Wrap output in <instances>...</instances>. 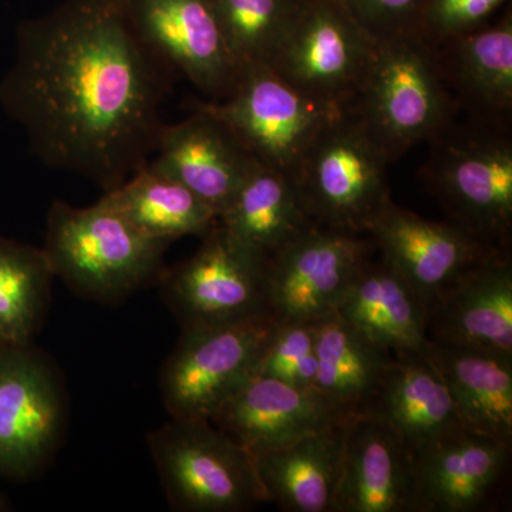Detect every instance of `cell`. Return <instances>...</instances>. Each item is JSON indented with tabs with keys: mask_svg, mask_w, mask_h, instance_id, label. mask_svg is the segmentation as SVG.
Segmentation results:
<instances>
[{
	"mask_svg": "<svg viewBox=\"0 0 512 512\" xmlns=\"http://www.w3.org/2000/svg\"><path fill=\"white\" fill-rule=\"evenodd\" d=\"M165 72L128 0H63L19 26L0 106L42 163L107 192L156 151Z\"/></svg>",
	"mask_w": 512,
	"mask_h": 512,
	"instance_id": "obj_1",
	"label": "cell"
},
{
	"mask_svg": "<svg viewBox=\"0 0 512 512\" xmlns=\"http://www.w3.org/2000/svg\"><path fill=\"white\" fill-rule=\"evenodd\" d=\"M453 96L437 47L419 33L377 40L349 110L394 158L450 126Z\"/></svg>",
	"mask_w": 512,
	"mask_h": 512,
	"instance_id": "obj_2",
	"label": "cell"
},
{
	"mask_svg": "<svg viewBox=\"0 0 512 512\" xmlns=\"http://www.w3.org/2000/svg\"><path fill=\"white\" fill-rule=\"evenodd\" d=\"M168 244L147 237L103 200L77 208L55 201L43 252L53 274L86 298H126L157 271Z\"/></svg>",
	"mask_w": 512,
	"mask_h": 512,
	"instance_id": "obj_3",
	"label": "cell"
},
{
	"mask_svg": "<svg viewBox=\"0 0 512 512\" xmlns=\"http://www.w3.org/2000/svg\"><path fill=\"white\" fill-rule=\"evenodd\" d=\"M427 184L453 224L485 245L510 251L512 143L505 127L476 120L434 138Z\"/></svg>",
	"mask_w": 512,
	"mask_h": 512,
	"instance_id": "obj_4",
	"label": "cell"
},
{
	"mask_svg": "<svg viewBox=\"0 0 512 512\" xmlns=\"http://www.w3.org/2000/svg\"><path fill=\"white\" fill-rule=\"evenodd\" d=\"M171 510L242 512L268 503L255 458L208 419H171L148 436Z\"/></svg>",
	"mask_w": 512,
	"mask_h": 512,
	"instance_id": "obj_5",
	"label": "cell"
},
{
	"mask_svg": "<svg viewBox=\"0 0 512 512\" xmlns=\"http://www.w3.org/2000/svg\"><path fill=\"white\" fill-rule=\"evenodd\" d=\"M390 161L356 113L349 109L340 113L309 148L295 178L313 222L366 234L376 212L390 200Z\"/></svg>",
	"mask_w": 512,
	"mask_h": 512,
	"instance_id": "obj_6",
	"label": "cell"
},
{
	"mask_svg": "<svg viewBox=\"0 0 512 512\" xmlns=\"http://www.w3.org/2000/svg\"><path fill=\"white\" fill-rule=\"evenodd\" d=\"M191 107L220 120L249 156L292 180L323 128L346 110L296 89L265 64L245 69L225 99Z\"/></svg>",
	"mask_w": 512,
	"mask_h": 512,
	"instance_id": "obj_7",
	"label": "cell"
},
{
	"mask_svg": "<svg viewBox=\"0 0 512 512\" xmlns=\"http://www.w3.org/2000/svg\"><path fill=\"white\" fill-rule=\"evenodd\" d=\"M271 316L183 330L165 362L161 396L171 419H211L255 376L274 333Z\"/></svg>",
	"mask_w": 512,
	"mask_h": 512,
	"instance_id": "obj_8",
	"label": "cell"
},
{
	"mask_svg": "<svg viewBox=\"0 0 512 512\" xmlns=\"http://www.w3.org/2000/svg\"><path fill=\"white\" fill-rule=\"evenodd\" d=\"M376 45L336 0H306L268 67L309 96L349 109Z\"/></svg>",
	"mask_w": 512,
	"mask_h": 512,
	"instance_id": "obj_9",
	"label": "cell"
},
{
	"mask_svg": "<svg viewBox=\"0 0 512 512\" xmlns=\"http://www.w3.org/2000/svg\"><path fill=\"white\" fill-rule=\"evenodd\" d=\"M367 234L313 225L266 262V303L276 322H316L336 311L375 254Z\"/></svg>",
	"mask_w": 512,
	"mask_h": 512,
	"instance_id": "obj_10",
	"label": "cell"
},
{
	"mask_svg": "<svg viewBox=\"0 0 512 512\" xmlns=\"http://www.w3.org/2000/svg\"><path fill=\"white\" fill-rule=\"evenodd\" d=\"M202 238L165 281V299L183 330L271 316L266 262L239 247L218 221Z\"/></svg>",
	"mask_w": 512,
	"mask_h": 512,
	"instance_id": "obj_11",
	"label": "cell"
},
{
	"mask_svg": "<svg viewBox=\"0 0 512 512\" xmlns=\"http://www.w3.org/2000/svg\"><path fill=\"white\" fill-rule=\"evenodd\" d=\"M131 20L148 49L211 101L237 86L239 66L211 0H128Z\"/></svg>",
	"mask_w": 512,
	"mask_h": 512,
	"instance_id": "obj_12",
	"label": "cell"
},
{
	"mask_svg": "<svg viewBox=\"0 0 512 512\" xmlns=\"http://www.w3.org/2000/svg\"><path fill=\"white\" fill-rule=\"evenodd\" d=\"M64 424L49 362L28 345L0 350V476L26 477L49 460Z\"/></svg>",
	"mask_w": 512,
	"mask_h": 512,
	"instance_id": "obj_13",
	"label": "cell"
},
{
	"mask_svg": "<svg viewBox=\"0 0 512 512\" xmlns=\"http://www.w3.org/2000/svg\"><path fill=\"white\" fill-rule=\"evenodd\" d=\"M366 234L380 256L430 308L468 269L494 249L451 221L426 220L394 204L392 198L376 212Z\"/></svg>",
	"mask_w": 512,
	"mask_h": 512,
	"instance_id": "obj_14",
	"label": "cell"
},
{
	"mask_svg": "<svg viewBox=\"0 0 512 512\" xmlns=\"http://www.w3.org/2000/svg\"><path fill=\"white\" fill-rule=\"evenodd\" d=\"M512 444L461 429L410 454L412 512L495 507L510 476Z\"/></svg>",
	"mask_w": 512,
	"mask_h": 512,
	"instance_id": "obj_15",
	"label": "cell"
},
{
	"mask_svg": "<svg viewBox=\"0 0 512 512\" xmlns=\"http://www.w3.org/2000/svg\"><path fill=\"white\" fill-rule=\"evenodd\" d=\"M315 389L254 376L211 416L212 423L252 456L288 446L303 436L348 419Z\"/></svg>",
	"mask_w": 512,
	"mask_h": 512,
	"instance_id": "obj_16",
	"label": "cell"
},
{
	"mask_svg": "<svg viewBox=\"0 0 512 512\" xmlns=\"http://www.w3.org/2000/svg\"><path fill=\"white\" fill-rule=\"evenodd\" d=\"M429 338L440 345L512 357V262L494 252L458 278L433 303Z\"/></svg>",
	"mask_w": 512,
	"mask_h": 512,
	"instance_id": "obj_17",
	"label": "cell"
},
{
	"mask_svg": "<svg viewBox=\"0 0 512 512\" xmlns=\"http://www.w3.org/2000/svg\"><path fill=\"white\" fill-rule=\"evenodd\" d=\"M330 512H412L410 453L386 423L350 414Z\"/></svg>",
	"mask_w": 512,
	"mask_h": 512,
	"instance_id": "obj_18",
	"label": "cell"
},
{
	"mask_svg": "<svg viewBox=\"0 0 512 512\" xmlns=\"http://www.w3.org/2000/svg\"><path fill=\"white\" fill-rule=\"evenodd\" d=\"M187 119L163 127L154 167L194 192L220 217L247 174L254 157L229 128L191 107Z\"/></svg>",
	"mask_w": 512,
	"mask_h": 512,
	"instance_id": "obj_19",
	"label": "cell"
},
{
	"mask_svg": "<svg viewBox=\"0 0 512 512\" xmlns=\"http://www.w3.org/2000/svg\"><path fill=\"white\" fill-rule=\"evenodd\" d=\"M360 414L386 423L410 454L464 429L434 357V346L419 355L393 356Z\"/></svg>",
	"mask_w": 512,
	"mask_h": 512,
	"instance_id": "obj_20",
	"label": "cell"
},
{
	"mask_svg": "<svg viewBox=\"0 0 512 512\" xmlns=\"http://www.w3.org/2000/svg\"><path fill=\"white\" fill-rule=\"evenodd\" d=\"M335 312L393 356L433 350L429 306L382 258L363 265Z\"/></svg>",
	"mask_w": 512,
	"mask_h": 512,
	"instance_id": "obj_21",
	"label": "cell"
},
{
	"mask_svg": "<svg viewBox=\"0 0 512 512\" xmlns=\"http://www.w3.org/2000/svg\"><path fill=\"white\" fill-rule=\"evenodd\" d=\"M218 224L264 262L316 225L295 180L255 158Z\"/></svg>",
	"mask_w": 512,
	"mask_h": 512,
	"instance_id": "obj_22",
	"label": "cell"
},
{
	"mask_svg": "<svg viewBox=\"0 0 512 512\" xmlns=\"http://www.w3.org/2000/svg\"><path fill=\"white\" fill-rule=\"evenodd\" d=\"M444 74L481 123L507 128L512 111V13L441 42Z\"/></svg>",
	"mask_w": 512,
	"mask_h": 512,
	"instance_id": "obj_23",
	"label": "cell"
},
{
	"mask_svg": "<svg viewBox=\"0 0 512 512\" xmlns=\"http://www.w3.org/2000/svg\"><path fill=\"white\" fill-rule=\"evenodd\" d=\"M346 420L288 446L255 454L256 473L268 503L286 512H330Z\"/></svg>",
	"mask_w": 512,
	"mask_h": 512,
	"instance_id": "obj_24",
	"label": "cell"
},
{
	"mask_svg": "<svg viewBox=\"0 0 512 512\" xmlns=\"http://www.w3.org/2000/svg\"><path fill=\"white\" fill-rule=\"evenodd\" d=\"M461 426L512 444V357L434 343Z\"/></svg>",
	"mask_w": 512,
	"mask_h": 512,
	"instance_id": "obj_25",
	"label": "cell"
},
{
	"mask_svg": "<svg viewBox=\"0 0 512 512\" xmlns=\"http://www.w3.org/2000/svg\"><path fill=\"white\" fill-rule=\"evenodd\" d=\"M147 237L170 245L175 239L207 234L218 215L194 192L147 161L101 198Z\"/></svg>",
	"mask_w": 512,
	"mask_h": 512,
	"instance_id": "obj_26",
	"label": "cell"
},
{
	"mask_svg": "<svg viewBox=\"0 0 512 512\" xmlns=\"http://www.w3.org/2000/svg\"><path fill=\"white\" fill-rule=\"evenodd\" d=\"M316 332V392L345 413H363L392 362V353L336 312L316 320Z\"/></svg>",
	"mask_w": 512,
	"mask_h": 512,
	"instance_id": "obj_27",
	"label": "cell"
},
{
	"mask_svg": "<svg viewBox=\"0 0 512 512\" xmlns=\"http://www.w3.org/2000/svg\"><path fill=\"white\" fill-rule=\"evenodd\" d=\"M53 274L43 249L0 239V340L28 345L49 302Z\"/></svg>",
	"mask_w": 512,
	"mask_h": 512,
	"instance_id": "obj_28",
	"label": "cell"
},
{
	"mask_svg": "<svg viewBox=\"0 0 512 512\" xmlns=\"http://www.w3.org/2000/svg\"><path fill=\"white\" fill-rule=\"evenodd\" d=\"M232 55L241 66H268L306 0H211Z\"/></svg>",
	"mask_w": 512,
	"mask_h": 512,
	"instance_id": "obj_29",
	"label": "cell"
},
{
	"mask_svg": "<svg viewBox=\"0 0 512 512\" xmlns=\"http://www.w3.org/2000/svg\"><path fill=\"white\" fill-rule=\"evenodd\" d=\"M316 339V322H276L255 376L271 377L298 389H315Z\"/></svg>",
	"mask_w": 512,
	"mask_h": 512,
	"instance_id": "obj_30",
	"label": "cell"
},
{
	"mask_svg": "<svg viewBox=\"0 0 512 512\" xmlns=\"http://www.w3.org/2000/svg\"><path fill=\"white\" fill-rule=\"evenodd\" d=\"M508 0H426L419 35L433 45L485 25Z\"/></svg>",
	"mask_w": 512,
	"mask_h": 512,
	"instance_id": "obj_31",
	"label": "cell"
},
{
	"mask_svg": "<svg viewBox=\"0 0 512 512\" xmlns=\"http://www.w3.org/2000/svg\"><path fill=\"white\" fill-rule=\"evenodd\" d=\"M377 40L419 33L426 0H336Z\"/></svg>",
	"mask_w": 512,
	"mask_h": 512,
	"instance_id": "obj_32",
	"label": "cell"
},
{
	"mask_svg": "<svg viewBox=\"0 0 512 512\" xmlns=\"http://www.w3.org/2000/svg\"><path fill=\"white\" fill-rule=\"evenodd\" d=\"M6 346H9V345H6V343H3L2 340H0V350H2L3 348H6Z\"/></svg>",
	"mask_w": 512,
	"mask_h": 512,
	"instance_id": "obj_33",
	"label": "cell"
},
{
	"mask_svg": "<svg viewBox=\"0 0 512 512\" xmlns=\"http://www.w3.org/2000/svg\"><path fill=\"white\" fill-rule=\"evenodd\" d=\"M0 508H2V501H0Z\"/></svg>",
	"mask_w": 512,
	"mask_h": 512,
	"instance_id": "obj_34",
	"label": "cell"
}]
</instances>
